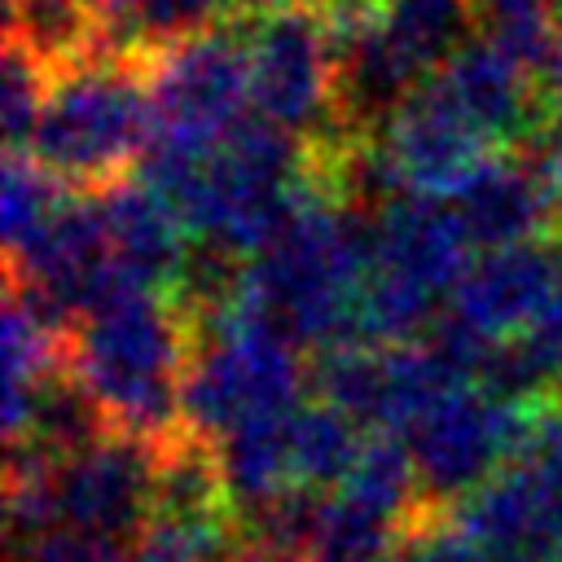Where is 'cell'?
I'll return each mask as SVG.
<instances>
[{"label":"cell","instance_id":"obj_1","mask_svg":"<svg viewBox=\"0 0 562 562\" xmlns=\"http://www.w3.org/2000/svg\"><path fill=\"white\" fill-rule=\"evenodd\" d=\"M193 338L167 290L127 285L88 312L70 334V369L97 395L114 430L167 443L184 430V373Z\"/></svg>","mask_w":562,"mask_h":562},{"label":"cell","instance_id":"obj_2","mask_svg":"<svg viewBox=\"0 0 562 562\" xmlns=\"http://www.w3.org/2000/svg\"><path fill=\"white\" fill-rule=\"evenodd\" d=\"M154 127L158 119L145 57L101 53L83 66L53 75L26 154L70 189L101 193L136 176Z\"/></svg>","mask_w":562,"mask_h":562},{"label":"cell","instance_id":"obj_3","mask_svg":"<svg viewBox=\"0 0 562 562\" xmlns=\"http://www.w3.org/2000/svg\"><path fill=\"white\" fill-rule=\"evenodd\" d=\"M250 110L307 145L351 136L338 119V66L316 9H250Z\"/></svg>","mask_w":562,"mask_h":562},{"label":"cell","instance_id":"obj_4","mask_svg":"<svg viewBox=\"0 0 562 562\" xmlns=\"http://www.w3.org/2000/svg\"><path fill=\"white\" fill-rule=\"evenodd\" d=\"M527 426H531V408L509 404L483 391L479 382L452 386L404 435L417 461L426 501L457 505L474 487H483L492 474L514 465L527 448Z\"/></svg>","mask_w":562,"mask_h":562},{"label":"cell","instance_id":"obj_5","mask_svg":"<svg viewBox=\"0 0 562 562\" xmlns=\"http://www.w3.org/2000/svg\"><path fill=\"white\" fill-rule=\"evenodd\" d=\"M154 132L220 140L250 114V13H233L171 48L145 57Z\"/></svg>","mask_w":562,"mask_h":562},{"label":"cell","instance_id":"obj_6","mask_svg":"<svg viewBox=\"0 0 562 562\" xmlns=\"http://www.w3.org/2000/svg\"><path fill=\"white\" fill-rule=\"evenodd\" d=\"M154 474L158 443L110 430L92 448L57 461L53 487L61 527L101 540H136L154 514Z\"/></svg>","mask_w":562,"mask_h":562},{"label":"cell","instance_id":"obj_7","mask_svg":"<svg viewBox=\"0 0 562 562\" xmlns=\"http://www.w3.org/2000/svg\"><path fill=\"white\" fill-rule=\"evenodd\" d=\"M452 105L457 114L496 149H522L544 123H549V105L536 88V79L514 66L509 57H501L492 44L470 40L461 44L430 79Z\"/></svg>","mask_w":562,"mask_h":562},{"label":"cell","instance_id":"obj_8","mask_svg":"<svg viewBox=\"0 0 562 562\" xmlns=\"http://www.w3.org/2000/svg\"><path fill=\"white\" fill-rule=\"evenodd\" d=\"M382 145L404 189L426 198H452L496 154L435 83L404 101V110L382 127Z\"/></svg>","mask_w":562,"mask_h":562},{"label":"cell","instance_id":"obj_9","mask_svg":"<svg viewBox=\"0 0 562 562\" xmlns=\"http://www.w3.org/2000/svg\"><path fill=\"white\" fill-rule=\"evenodd\" d=\"M465 241L474 250H501V246H522V241H544L562 215L531 171V162L509 149L492 154L452 198H448Z\"/></svg>","mask_w":562,"mask_h":562},{"label":"cell","instance_id":"obj_10","mask_svg":"<svg viewBox=\"0 0 562 562\" xmlns=\"http://www.w3.org/2000/svg\"><path fill=\"white\" fill-rule=\"evenodd\" d=\"M558 272L549 241H522L501 250H479L448 294V312L479 329L483 338H505L522 329L540 307L558 299Z\"/></svg>","mask_w":562,"mask_h":562},{"label":"cell","instance_id":"obj_11","mask_svg":"<svg viewBox=\"0 0 562 562\" xmlns=\"http://www.w3.org/2000/svg\"><path fill=\"white\" fill-rule=\"evenodd\" d=\"M474 259V246L465 241L448 198H426V193H400L378 211V263L391 268L439 299L457 290Z\"/></svg>","mask_w":562,"mask_h":562},{"label":"cell","instance_id":"obj_12","mask_svg":"<svg viewBox=\"0 0 562 562\" xmlns=\"http://www.w3.org/2000/svg\"><path fill=\"white\" fill-rule=\"evenodd\" d=\"M101 220L110 237V259L132 285L176 294L193 237L180 215L136 176L101 189Z\"/></svg>","mask_w":562,"mask_h":562},{"label":"cell","instance_id":"obj_13","mask_svg":"<svg viewBox=\"0 0 562 562\" xmlns=\"http://www.w3.org/2000/svg\"><path fill=\"white\" fill-rule=\"evenodd\" d=\"M334 496L360 505L364 514L382 518L395 531H404L408 522H417L430 509L417 461H413L404 435H386V430H369L351 474L334 487Z\"/></svg>","mask_w":562,"mask_h":562},{"label":"cell","instance_id":"obj_14","mask_svg":"<svg viewBox=\"0 0 562 562\" xmlns=\"http://www.w3.org/2000/svg\"><path fill=\"white\" fill-rule=\"evenodd\" d=\"M290 413H263L250 417L241 426H233L228 435L215 439L220 452V470L228 483V496L237 509H250L285 487H294V470H290Z\"/></svg>","mask_w":562,"mask_h":562},{"label":"cell","instance_id":"obj_15","mask_svg":"<svg viewBox=\"0 0 562 562\" xmlns=\"http://www.w3.org/2000/svg\"><path fill=\"white\" fill-rule=\"evenodd\" d=\"M364 439H369V430L356 417H347L342 408H334L325 400L299 404L294 408V422H290V470H294V487L334 492L351 474Z\"/></svg>","mask_w":562,"mask_h":562},{"label":"cell","instance_id":"obj_16","mask_svg":"<svg viewBox=\"0 0 562 562\" xmlns=\"http://www.w3.org/2000/svg\"><path fill=\"white\" fill-rule=\"evenodd\" d=\"M75 189L57 180L48 167H40L31 154H9L4 158V180H0V228H4V259L22 255L66 206Z\"/></svg>","mask_w":562,"mask_h":562},{"label":"cell","instance_id":"obj_17","mask_svg":"<svg viewBox=\"0 0 562 562\" xmlns=\"http://www.w3.org/2000/svg\"><path fill=\"white\" fill-rule=\"evenodd\" d=\"M391 40L413 57V66L435 79V70L474 35L470 0H391L386 9Z\"/></svg>","mask_w":562,"mask_h":562},{"label":"cell","instance_id":"obj_18","mask_svg":"<svg viewBox=\"0 0 562 562\" xmlns=\"http://www.w3.org/2000/svg\"><path fill=\"white\" fill-rule=\"evenodd\" d=\"M470 9H474V40L492 44L527 75L540 70L562 26L549 0H470Z\"/></svg>","mask_w":562,"mask_h":562},{"label":"cell","instance_id":"obj_19","mask_svg":"<svg viewBox=\"0 0 562 562\" xmlns=\"http://www.w3.org/2000/svg\"><path fill=\"white\" fill-rule=\"evenodd\" d=\"M53 70L40 66L22 44H4V79H0V114H4V145L9 154H26L40 110L48 101Z\"/></svg>","mask_w":562,"mask_h":562},{"label":"cell","instance_id":"obj_20","mask_svg":"<svg viewBox=\"0 0 562 562\" xmlns=\"http://www.w3.org/2000/svg\"><path fill=\"white\" fill-rule=\"evenodd\" d=\"M395 562H483L474 540L461 531L452 505H430L417 522L400 531Z\"/></svg>","mask_w":562,"mask_h":562},{"label":"cell","instance_id":"obj_21","mask_svg":"<svg viewBox=\"0 0 562 562\" xmlns=\"http://www.w3.org/2000/svg\"><path fill=\"white\" fill-rule=\"evenodd\" d=\"M522 461H531V465L549 470L553 479H562V395H553V400L531 408Z\"/></svg>","mask_w":562,"mask_h":562},{"label":"cell","instance_id":"obj_22","mask_svg":"<svg viewBox=\"0 0 562 562\" xmlns=\"http://www.w3.org/2000/svg\"><path fill=\"white\" fill-rule=\"evenodd\" d=\"M518 154L531 162V171L540 176V184L549 189V198H553V206L562 215V114H549V123Z\"/></svg>","mask_w":562,"mask_h":562},{"label":"cell","instance_id":"obj_23","mask_svg":"<svg viewBox=\"0 0 562 562\" xmlns=\"http://www.w3.org/2000/svg\"><path fill=\"white\" fill-rule=\"evenodd\" d=\"M536 88H540L549 114H562V26H558V35H553L549 57H544L540 70H536Z\"/></svg>","mask_w":562,"mask_h":562},{"label":"cell","instance_id":"obj_24","mask_svg":"<svg viewBox=\"0 0 562 562\" xmlns=\"http://www.w3.org/2000/svg\"><path fill=\"white\" fill-rule=\"evenodd\" d=\"M83 4H88L92 13H101V18H105V26H110V22H119V18L127 13V4H132V0H83Z\"/></svg>","mask_w":562,"mask_h":562},{"label":"cell","instance_id":"obj_25","mask_svg":"<svg viewBox=\"0 0 562 562\" xmlns=\"http://www.w3.org/2000/svg\"><path fill=\"white\" fill-rule=\"evenodd\" d=\"M316 0H246V9H259V13H272V9H312Z\"/></svg>","mask_w":562,"mask_h":562},{"label":"cell","instance_id":"obj_26","mask_svg":"<svg viewBox=\"0 0 562 562\" xmlns=\"http://www.w3.org/2000/svg\"><path fill=\"white\" fill-rule=\"evenodd\" d=\"M544 241H549V255H553V272H558V290H562V224H558V228H553Z\"/></svg>","mask_w":562,"mask_h":562},{"label":"cell","instance_id":"obj_27","mask_svg":"<svg viewBox=\"0 0 562 562\" xmlns=\"http://www.w3.org/2000/svg\"><path fill=\"white\" fill-rule=\"evenodd\" d=\"M228 562H246V553H237V558H228Z\"/></svg>","mask_w":562,"mask_h":562},{"label":"cell","instance_id":"obj_28","mask_svg":"<svg viewBox=\"0 0 562 562\" xmlns=\"http://www.w3.org/2000/svg\"><path fill=\"white\" fill-rule=\"evenodd\" d=\"M382 562H395V553H391V558H382Z\"/></svg>","mask_w":562,"mask_h":562}]
</instances>
